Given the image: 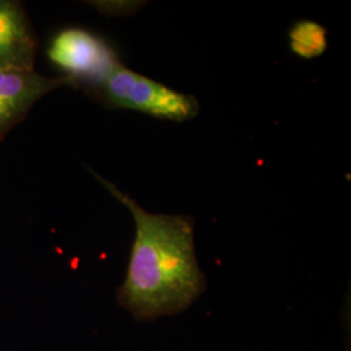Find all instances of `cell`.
I'll return each mask as SVG.
<instances>
[{"label":"cell","instance_id":"2","mask_svg":"<svg viewBox=\"0 0 351 351\" xmlns=\"http://www.w3.org/2000/svg\"><path fill=\"white\" fill-rule=\"evenodd\" d=\"M82 90L108 110H132L171 121L194 119L201 110L195 97L136 73L121 62L98 82Z\"/></svg>","mask_w":351,"mask_h":351},{"label":"cell","instance_id":"3","mask_svg":"<svg viewBox=\"0 0 351 351\" xmlns=\"http://www.w3.org/2000/svg\"><path fill=\"white\" fill-rule=\"evenodd\" d=\"M51 63L73 78L78 88L98 82L120 62L106 39L82 27H65L50 40Z\"/></svg>","mask_w":351,"mask_h":351},{"label":"cell","instance_id":"4","mask_svg":"<svg viewBox=\"0 0 351 351\" xmlns=\"http://www.w3.org/2000/svg\"><path fill=\"white\" fill-rule=\"evenodd\" d=\"M62 86L78 88L68 75L46 77L36 71L0 69V142L23 123L39 99Z\"/></svg>","mask_w":351,"mask_h":351},{"label":"cell","instance_id":"5","mask_svg":"<svg viewBox=\"0 0 351 351\" xmlns=\"http://www.w3.org/2000/svg\"><path fill=\"white\" fill-rule=\"evenodd\" d=\"M38 39L23 3L0 0V69L34 71Z\"/></svg>","mask_w":351,"mask_h":351},{"label":"cell","instance_id":"6","mask_svg":"<svg viewBox=\"0 0 351 351\" xmlns=\"http://www.w3.org/2000/svg\"><path fill=\"white\" fill-rule=\"evenodd\" d=\"M289 39L291 51L304 59H314L323 55L328 46L326 27L310 20H302L294 24L289 32Z\"/></svg>","mask_w":351,"mask_h":351},{"label":"cell","instance_id":"1","mask_svg":"<svg viewBox=\"0 0 351 351\" xmlns=\"http://www.w3.org/2000/svg\"><path fill=\"white\" fill-rule=\"evenodd\" d=\"M104 188L133 215L136 239L117 302L137 320L186 310L206 290L194 249V219L145 211L138 203L97 175Z\"/></svg>","mask_w":351,"mask_h":351}]
</instances>
